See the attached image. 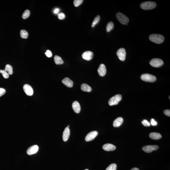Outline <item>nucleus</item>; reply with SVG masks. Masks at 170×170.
Listing matches in <instances>:
<instances>
[{
	"label": "nucleus",
	"mask_w": 170,
	"mask_h": 170,
	"mask_svg": "<svg viewBox=\"0 0 170 170\" xmlns=\"http://www.w3.org/2000/svg\"><path fill=\"white\" fill-rule=\"evenodd\" d=\"M150 40L153 42L160 44L163 42L164 40V37L159 34H153L149 37Z\"/></svg>",
	"instance_id": "f257e3e1"
},
{
	"label": "nucleus",
	"mask_w": 170,
	"mask_h": 170,
	"mask_svg": "<svg viewBox=\"0 0 170 170\" xmlns=\"http://www.w3.org/2000/svg\"><path fill=\"white\" fill-rule=\"evenodd\" d=\"M156 6L155 2L152 1H146L142 3L140 5V7L144 10H150L155 8Z\"/></svg>",
	"instance_id": "f03ea898"
},
{
	"label": "nucleus",
	"mask_w": 170,
	"mask_h": 170,
	"mask_svg": "<svg viewBox=\"0 0 170 170\" xmlns=\"http://www.w3.org/2000/svg\"><path fill=\"white\" fill-rule=\"evenodd\" d=\"M122 98V95L121 94H116L109 99L108 101V104L111 106L116 105L121 100Z\"/></svg>",
	"instance_id": "7ed1b4c3"
},
{
	"label": "nucleus",
	"mask_w": 170,
	"mask_h": 170,
	"mask_svg": "<svg viewBox=\"0 0 170 170\" xmlns=\"http://www.w3.org/2000/svg\"><path fill=\"white\" fill-rule=\"evenodd\" d=\"M116 17L118 21L121 24L125 25L127 24L129 21V19L127 16L121 12L117 13L116 15Z\"/></svg>",
	"instance_id": "20e7f679"
},
{
	"label": "nucleus",
	"mask_w": 170,
	"mask_h": 170,
	"mask_svg": "<svg viewBox=\"0 0 170 170\" xmlns=\"http://www.w3.org/2000/svg\"><path fill=\"white\" fill-rule=\"evenodd\" d=\"M141 79L143 81L148 82H154L156 80V78L153 75L148 74H143L141 76Z\"/></svg>",
	"instance_id": "39448f33"
},
{
	"label": "nucleus",
	"mask_w": 170,
	"mask_h": 170,
	"mask_svg": "<svg viewBox=\"0 0 170 170\" xmlns=\"http://www.w3.org/2000/svg\"><path fill=\"white\" fill-rule=\"evenodd\" d=\"M151 66L153 67H160L163 64V62L162 60L159 58H154L150 62Z\"/></svg>",
	"instance_id": "423d86ee"
},
{
	"label": "nucleus",
	"mask_w": 170,
	"mask_h": 170,
	"mask_svg": "<svg viewBox=\"0 0 170 170\" xmlns=\"http://www.w3.org/2000/svg\"><path fill=\"white\" fill-rule=\"evenodd\" d=\"M117 55L120 60L122 61H124L126 56V50L123 48H119L117 51Z\"/></svg>",
	"instance_id": "0eeeda50"
},
{
	"label": "nucleus",
	"mask_w": 170,
	"mask_h": 170,
	"mask_svg": "<svg viewBox=\"0 0 170 170\" xmlns=\"http://www.w3.org/2000/svg\"><path fill=\"white\" fill-rule=\"evenodd\" d=\"M159 147L157 145H148L143 147V150L147 153H151L153 151L157 150Z\"/></svg>",
	"instance_id": "6e6552de"
},
{
	"label": "nucleus",
	"mask_w": 170,
	"mask_h": 170,
	"mask_svg": "<svg viewBox=\"0 0 170 170\" xmlns=\"http://www.w3.org/2000/svg\"><path fill=\"white\" fill-rule=\"evenodd\" d=\"M98 135V132L94 131L91 132L86 135L85 138V141L87 142L94 140Z\"/></svg>",
	"instance_id": "1a4fd4ad"
},
{
	"label": "nucleus",
	"mask_w": 170,
	"mask_h": 170,
	"mask_svg": "<svg viewBox=\"0 0 170 170\" xmlns=\"http://www.w3.org/2000/svg\"><path fill=\"white\" fill-rule=\"evenodd\" d=\"M23 89L24 92L27 95L32 96L34 93V91L32 87L28 84H25L23 86Z\"/></svg>",
	"instance_id": "9d476101"
},
{
	"label": "nucleus",
	"mask_w": 170,
	"mask_h": 170,
	"mask_svg": "<svg viewBox=\"0 0 170 170\" xmlns=\"http://www.w3.org/2000/svg\"><path fill=\"white\" fill-rule=\"evenodd\" d=\"M94 54L91 51H87L84 52L82 55L83 59L87 61H89L93 58Z\"/></svg>",
	"instance_id": "9b49d317"
},
{
	"label": "nucleus",
	"mask_w": 170,
	"mask_h": 170,
	"mask_svg": "<svg viewBox=\"0 0 170 170\" xmlns=\"http://www.w3.org/2000/svg\"><path fill=\"white\" fill-rule=\"evenodd\" d=\"M39 147L37 145H32L27 150V153L29 155H32L37 153L39 150Z\"/></svg>",
	"instance_id": "f8f14e48"
},
{
	"label": "nucleus",
	"mask_w": 170,
	"mask_h": 170,
	"mask_svg": "<svg viewBox=\"0 0 170 170\" xmlns=\"http://www.w3.org/2000/svg\"><path fill=\"white\" fill-rule=\"evenodd\" d=\"M98 71L100 76L101 77L104 76L107 72L106 68L105 65L104 64H101L98 68Z\"/></svg>",
	"instance_id": "ddd939ff"
},
{
	"label": "nucleus",
	"mask_w": 170,
	"mask_h": 170,
	"mask_svg": "<svg viewBox=\"0 0 170 170\" xmlns=\"http://www.w3.org/2000/svg\"><path fill=\"white\" fill-rule=\"evenodd\" d=\"M72 106L73 109L75 113H78L80 112L81 107L78 102L76 101L72 103Z\"/></svg>",
	"instance_id": "4468645a"
},
{
	"label": "nucleus",
	"mask_w": 170,
	"mask_h": 170,
	"mask_svg": "<svg viewBox=\"0 0 170 170\" xmlns=\"http://www.w3.org/2000/svg\"><path fill=\"white\" fill-rule=\"evenodd\" d=\"M70 135V130L69 128L66 127L63 133L62 138L64 141H66L69 137Z\"/></svg>",
	"instance_id": "2eb2a0df"
},
{
	"label": "nucleus",
	"mask_w": 170,
	"mask_h": 170,
	"mask_svg": "<svg viewBox=\"0 0 170 170\" xmlns=\"http://www.w3.org/2000/svg\"><path fill=\"white\" fill-rule=\"evenodd\" d=\"M62 82L64 85L68 87H72L73 86V82L68 78H65L62 80Z\"/></svg>",
	"instance_id": "dca6fc26"
},
{
	"label": "nucleus",
	"mask_w": 170,
	"mask_h": 170,
	"mask_svg": "<svg viewBox=\"0 0 170 170\" xmlns=\"http://www.w3.org/2000/svg\"><path fill=\"white\" fill-rule=\"evenodd\" d=\"M103 150L107 151H113L116 149V147L114 145L111 144H106L103 146Z\"/></svg>",
	"instance_id": "f3484780"
},
{
	"label": "nucleus",
	"mask_w": 170,
	"mask_h": 170,
	"mask_svg": "<svg viewBox=\"0 0 170 170\" xmlns=\"http://www.w3.org/2000/svg\"><path fill=\"white\" fill-rule=\"evenodd\" d=\"M124 120L122 117H118L114 120L113 122V126L115 127H119L123 123Z\"/></svg>",
	"instance_id": "a211bd4d"
},
{
	"label": "nucleus",
	"mask_w": 170,
	"mask_h": 170,
	"mask_svg": "<svg viewBox=\"0 0 170 170\" xmlns=\"http://www.w3.org/2000/svg\"><path fill=\"white\" fill-rule=\"evenodd\" d=\"M150 137L154 140H158L162 138V135L158 133L152 132L149 134Z\"/></svg>",
	"instance_id": "6ab92c4d"
},
{
	"label": "nucleus",
	"mask_w": 170,
	"mask_h": 170,
	"mask_svg": "<svg viewBox=\"0 0 170 170\" xmlns=\"http://www.w3.org/2000/svg\"><path fill=\"white\" fill-rule=\"evenodd\" d=\"M81 89L83 91L89 92L91 91V87L87 84H83L81 85Z\"/></svg>",
	"instance_id": "aec40b11"
},
{
	"label": "nucleus",
	"mask_w": 170,
	"mask_h": 170,
	"mask_svg": "<svg viewBox=\"0 0 170 170\" xmlns=\"http://www.w3.org/2000/svg\"><path fill=\"white\" fill-rule=\"evenodd\" d=\"M55 63L57 65H61L63 64L64 62L61 57L58 56L56 55L54 57Z\"/></svg>",
	"instance_id": "412c9836"
},
{
	"label": "nucleus",
	"mask_w": 170,
	"mask_h": 170,
	"mask_svg": "<svg viewBox=\"0 0 170 170\" xmlns=\"http://www.w3.org/2000/svg\"><path fill=\"white\" fill-rule=\"evenodd\" d=\"M5 70L6 72H8L9 75H12L13 74V67L11 65L9 64L6 65L5 66Z\"/></svg>",
	"instance_id": "4be33fe9"
},
{
	"label": "nucleus",
	"mask_w": 170,
	"mask_h": 170,
	"mask_svg": "<svg viewBox=\"0 0 170 170\" xmlns=\"http://www.w3.org/2000/svg\"><path fill=\"white\" fill-rule=\"evenodd\" d=\"M114 27V25L112 21H110L107 24L106 30L107 32H109L113 29Z\"/></svg>",
	"instance_id": "5701e85b"
},
{
	"label": "nucleus",
	"mask_w": 170,
	"mask_h": 170,
	"mask_svg": "<svg viewBox=\"0 0 170 170\" xmlns=\"http://www.w3.org/2000/svg\"><path fill=\"white\" fill-rule=\"evenodd\" d=\"M20 36L22 39H26L29 36L27 32L25 30H21L20 31Z\"/></svg>",
	"instance_id": "b1692460"
},
{
	"label": "nucleus",
	"mask_w": 170,
	"mask_h": 170,
	"mask_svg": "<svg viewBox=\"0 0 170 170\" xmlns=\"http://www.w3.org/2000/svg\"><path fill=\"white\" fill-rule=\"evenodd\" d=\"M100 19V16L99 15H98L95 18L92 23L91 27L92 28L94 27L99 22Z\"/></svg>",
	"instance_id": "393cba45"
},
{
	"label": "nucleus",
	"mask_w": 170,
	"mask_h": 170,
	"mask_svg": "<svg viewBox=\"0 0 170 170\" xmlns=\"http://www.w3.org/2000/svg\"><path fill=\"white\" fill-rule=\"evenodd\" d=\"M30 15V12L29 10H27L24 11L22 15V18L24 19H25L29 17Z\"/></svg>",
	"instance_id": "a878e982"
},
{
	"label": "nucleus",
	"mask_w": 170,
	"mask_h": 170,
	"mask_svg": "<svg viewBox=\"0 0 170 170\" xmlns=\"http://www.w3.org/2000/svg\"><path fill=\"white\" fill-rule=\"evenodd\" d=\"M117 166L115 163H112L107 167L106 170H116Z\"/></svg>",
	"instance_id": "bb28decb"
},
{
	"label": "nucleus",
	"mask_w": 170,
	"mask_h": 170,
	"mask_svg": "<svg viewBox=\"0 0 170 170\" xmlns=\"http://www.w3.org/2000/svg\"><path fill=\"white\" fill-rule=\"evenodd\" d=\"M0 73H2L3 76L5 79H7L9 77V75L8 72L5 71V70H0Z\"/></svg>",
	"instance_id": "cd10ccee"
},
{
	"label": "nucleus",
	"mask_w": 170,
	"mask_h": 170,
	"mask_svg": "<svg viewBox=\"0 0 170 170\" xmlns=\"http://www.w3.org/2000/svg\"><path fill=\"white\" fill-rule=\"evenodd\" d=\"M83 0H75L74 1V4L75 7H77L81 5L83 2Z\"/></svg>",
	"instance_id": "c85d7f7f"
},
{
	"label": "nucleus",
	"mask_w": 170,
	"mask_h": 170,
	"mask_svg": "<svg viewBox=\"0 0 170 170\" xmlns=\"http://www.w3.org/2000/svg\"><path fill=\"white\" fill-rule=\"evenodd\" d=\"M57 16H58V19L60 20H63L65 18V15L63 13H59Z\"/></svg>",
	"instance_id": "c756f323"
},
{
	"label": "nucleus",
	"mask_w": 170,
	"mask_h": 170,
	"mask_svg": "<svg viewBox=\"0 0 170 170\" xmlns=\"http://www.w3.org/2000/svg\"><path fill=\"white\" fill-rule=\"evenodd\" d=\"M142 123L143 125L145 126H150V124L149 122L147 120H144L142 121Z\"/></svg>",
	"instance_id": "7c9ffc66"
},
{
	"label": "nucleus",
	"mask_w": 170,
	"mask_h": 170,
	"mask_svg": "<svg viewBox=\"0 0 170 170\" xmlns=\"http://www.w3.org/2000/svg\"><path fill=\"white\" fill-rule=\"evenodd\" d=\"M46 55V56H47V57H52V52L49 50H47L46 51V52L45 53Z\"/></svg>",
	"instance_id": "2f4dec72"
},
{
	"label": "nucleus",
	"mask_w": 170,
	"mask_h": 170,
	"mask_svg": "<svg viewBox=\"0 0 170 170\" xmlns=\"http://www.w3.org/2000/svg\"><path fill=\"white\" fill-rule=\"evenodd\" d=\"M6 93V90L4 89L0 88V97L2 96Z\"/></svg>",
	"instance_id": "473e14b6"
},
{
	"label": "nucleus",
	"mask_w": 170,
	"mask_h": 170,
	"mask_svg": "<svg viewBox=\"0 0 170 170\" xmlns=\"http://www.w3.org/2000/svg\"><path fill=\"white\" fill-rule=\"evenodd\" d=\"M151 124L152 126H157V123L156 121L154 119L152 118L151 120Z\"/></svg>",
	"instance_id": "72a5a7b5"
},
{
	"label": "nucleus",
	"mask_w": 170,
	"mask_h": 170,
	"mask_svg": "<svg viewBox=\"0 0 170 170\" xmlns=\"http://www.w3.org/2000/svg\"><path fill=\"white\" fill-rule=\"evenodd\" d=\"M164 113L166 115L169 116H170V110H165L164 111Z\"/></svg>",
	"instance_id": "f704fd0d"
},
{
	"label": "nucleus",
	"mask_w": 170,
	"mask_h": 170,
	"mask_svg": "<svg viewBox=\"0 0 170 170\" xmlns=\"http://www.w3.org/2000/svg\"><path fill=\"white\" fill-rule=\"evenodd\" d=\"M59 9L58 8H56L54 10V13L56 14L58 13V12H59Z\"/></svg>",
	"instance_id": "c9c22d12"
},
{
	"label": "nucleus",
	"mask_w": 170,
	"mask_h": 170,
	"mask_svg": "<svg viewBox=\"0 0 170 170\" xmlns=\"http://www.w3.org/2000/svg\"><path fill=\"white\" fill-rule=\"evenodd\" d=\"M130 170H139V168H132V169H131Z\"/></svg>",
	"instance_id": "e433bc0d"
},
{
	"label": "nucleus",
	"mask_w": 170,
	"mask_h": 170,
	"mask_svg": "<svg viewBox=\"0 0 170 170\" xmlns=\"http://www.w3.org/2000/svg\"><path fill=\"white\" fill-rule=\"evenodd\" d=\"M67 127H68V128H69V126H68Z\"/></svg>",
	"instance_id": "4c0bfd02"
},
{
	"label": "nucleus",
	"mask_w": 170,
	"mask_h": 170,
	"mask_svg": "<svg viewBox=\"0 0 170 170\" xmlns=\"http://www.w3.org/2000/svg\"><path fill=\"white\" fill-rule=\"evenodd\" d=\"M85 170H89L88 169H86Z\"/></svg>",
	"instance_id": "58836bf2"
},
{
	"label": "nucleus",
	"mask_w": 170,
	"mask_h": 170,
	"mask_svg": "<svg viewBox=\"0 0 170 170\" xmlns=\"http://www.w3.org/2000/svg\"><path fill=\"white\" fill-rule=\"evenodd\" d=\"M169 99H170V96H169Z\"/></svg>",
	"instance_id": "ea45409f"
}]
</instances>
